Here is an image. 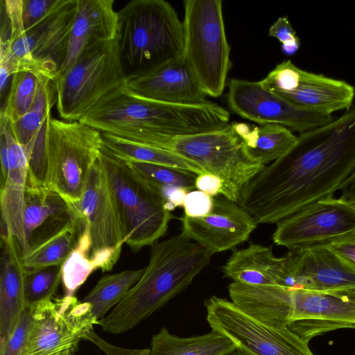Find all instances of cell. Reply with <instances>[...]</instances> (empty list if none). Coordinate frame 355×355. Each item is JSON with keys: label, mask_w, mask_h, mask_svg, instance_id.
<instances>
[{"label": "cell", "mask_w": 355, "mask_h": 355, "mask_svg": "<svg viewBox=\"0 0 355 355\" xmlns=\"http://www.w3.org/2000/svg\"><path fill=\"white\" fill-rule=\"evenodd\" d=\"M355 171V105L300 133L282 157L243 188L238 203L257 224H272L331 198Z\"/></svg>", "instance_id": "obj_1"}, {"label": "cell", "mask_w": 355, "mask_h": 355, "mask_svg": "<svg viewBox=\"0 0 355 355\" xmlns=\"http://www.w3.org/2000/svg\"><path fill=\"white\" fill-rule=\"evenodd\" d=\"M230 113L217 103L180 105L153 101L121 85L79 121L101 132L145 144L155 135H184L225 127Z\"/></svg>", "instance_id": "obj_2"}, {"label": "cell", "mask_w": 355, "mask_h": 355, "mask_svg": "<svg viewBox=\"0 0 355 355\" xmlns=\"http://www.w3.org/2000/svg\"><path fill=\"white\" fill-rule=\"evenodd\" d=\"M151 246L140 279L109 315L98 320L104 331L123 334L150 317L187 288L213 255L182 233Z\"/></svg>", "instance_id": "obj_3"}, {"label": "cell", "mask_w": 355, "mask_h": 355, "mask_svg": "<svg viewBox=\"0 0 355 355\" xmlns=\"http://www.w3.org/2000/svg\"><path fill=\"white\" fill-rule=\"evenodd\" d=\"M76 8L77 0H61L49 15L24 31L20 0H1L0 71L11 77L31 71L53 81L64 58Z\"/></svg>", "instance_id": "obj_4"}, {"label": "cell", "mask_w": 355, "mask_h": 355, "mask_svg": "<svg viewBox=\"0 0 355 355\" xmlns=\"http://www.w3.org/2000/svg\"><path fill=\"white\" fill-rule=\"evenodd\" d=\"M117 40L130 73L162 66L182 55L183 23L164 0H132L117 12Z\"/></svg>", "instance_id": "obj_5"}, {"label": "cell", "mask_w": 355, "mask_h": 355, "mask_svg": "<svg viewBox=\"0 0 355 355\" xmlns=\"http://www.w3.org/2000/svg\"><path fill=\"white\" fill-rule=\"evenodd\" d=\"M144 145L171 152L218 176L223 182L221 195L237 203L244 186L265 166L248 157L234 123L198 133L157 134Z\"/></svg>", "instance_id": "obj_6"}, {"label": "cell", "mask_w": 355, "mask_h": 355, "mask_svg": "<svg viewBox=\"0 0 355 355\" xmlns=\"http://www.w3.org/2000/svg\"><path fill=\"white\" fill-rule=\"evenodd\" d=\"M184 58L203 92L223 94L232 67L220 0H185Z\"/></svg>", "instance_id": "obj_7"}, {"label": "cell", "mask_w": 355, "mask_h": 355, "mask_svg": "<svg viewBox=\"0 0 355 355\" xmlns=\"http://www.w3.org/2000/svg\"><path fill=\"white\" fill-rule=\"evenodd\" d=\"M126 75L117 37L87 48L53 81L60 117L79 121L103 98L124 85Z\"/></svg>", "instance_id": "obj_8"}, {"label": "cell", "mask_w": 355, "mask_h": 355, "mask_svg": "<svg viewBox=\"0 0 355 355\" xmlns=\"http://www.w3.org/2000/svg\"><path fill=\"white\" fill-rule=\"evenodd\" d=\"M101 162L120 207L127 230L126 244L133 250L153 245L168 228L172 214L156 188L125 162L102 148Z\"/></svg>", "instance_id": "obj_9"}, {"label": "cell", "mask_w": 355, "mask_h": 355, "mask_svg": "<svg viewBox=\"0 0 355 355\" xmlns=\"http://www.w3.org/2000/svg\"><path fill=\"white\" fill-rule=\"evenodd\" d=\"M48 187L71 205L83 194L103 148L101 132L80 121L49 117L46 131Z\"/></svg>", "instance_id": "obj_10"}, {"label": "cell", "mask_w": 355, "mask_h": 355, "mask_svg": "<svg viewBox=\"0 0 355 355\" xmlns=\"http://www.w3.org/2000/svg\"><path fill=\"white\" fill-rule=\"evenodd\" d=\"M91 240L94 270L110 271L127 241V230L107 176L98 159L92 166L80 200L71 206Z\"/></svg>", "instance_id": "obj_11"}, {"label": "cell", "mask_w": 355, "mask_h": 355, "mask_svg": "<svg viewBox=\"0 0 355 355\" xmlns=\"http://www.w3.org/2000/svg\"><path fill=\"white\" fill-rule=\"evenodd\" d=\"M97 321L92 306L74 295L44 301L32 311L21 355H73L86 332Z\"/></svg>", "instance_id": "obj_12"}, {"label": "cell", "mask_w": 355, "mask_h": 355, "mask_svg": "<svg viewBox=\"0 0 355 355\" xmlns=\"http://www.w3.org/2000/svg\"><path fill=\"white\" fill-rule=\"evenodd\" d=\"M212 330L250 355H314L309 343L288 327H275L251 317L232 301L211 296L205 302Z\"/></svg>", "instance_id": "obj_13"}, {"label": "cell", "mask_w": 355, "mask_h": 355, "mask_svg": "<svg viewBox=\"0 0 355 355\" xmlns=\"http://www.w3.org/2000/svg\"><path fill=\"white\" fill-rule=\"evenodd\" d=\"M272 239L288 250L329 245L355 234V205L340 198L312 203L278 221Z\"/></svg>", "instance_id": "obj_14"}, {"label": "cell", "mask_w": 355, "mask_h": 355, "mask_svg": "<svg viewBox=\"0 0 355 355\" xmlns=\"http://www.w3.org/2000/svg\"><path fill=\"white\" fill-rule=\"evenodd\" d=\"M227 101L241 117L262 124H277L300 134L326 125L336 117L301 109L263 87L259 81L232 79Z\"/></svg>", "instance_id": "obj_15"}, {"label": "cell", "mask_w": 355, "mask_h": 355, "mask_svg": "<svg viewBox=\"0 0 355 355\" xmlns=\"http://www.w3.org/2000/svg\"><path fill=\"white\" fill-rule=\"evenodd\" d=\"M284 258L280 286L331 293L355 289V270L328 245L289 250Z\"/></svg>", "instance_id": "obj_16"}, {"label": "cell", "mask_w": 355, "mask_h": 355, "mask_svg": "<svg viewBox=\"0 0 355 355\" xmlns=\"http://www.w3.org/2000/svg\"><path fill=\"white\" fill-rule=\"evenodd\" d=\"M291 289L287 327L304 341L340 329H355V297L345 293Z\"/></svg>", "instance_id": "obj_17"}, {"label": "cell", "mask_w": 355, "mask_h": 355, "mask_svg": "<svg viewBox=\"0 0 355 355\" xmlns=\"http://www.w3.org/2000/svg\"><path fill=\"white\" fill-rule=\"evenodd\" d=\"M182 234L213 254L246 241L257 223L239 203L223 196L214 198L211 211L200 218L184 215Z\"/></svg>", "instance_id": "obj_18"}, {"label": "cell", "mask_w": 355, "mask_h": 355, "mask_svg": "<svg viewBox=\"0 0 355 355\" xmlns=\"http://www.w3.org/2000/svg\"><path fill=\"white\" fill-rule=\"evenodd\" d=\"M125 84L134 94L155 101L180 105L207 101L183 55L155 69L128 73Z\"/></svg>", "instance_id": "obj_19"}, {"label": "cell", "mask_w": 355, "mask_h": 355, "mask_svg": "<svg viewBox=\"0 0 355 355\" xmlns=\"http://www.w3.org/2000/svg\"><path fill=\"white\" fill-rule=\"evenodd\" d=\"M0 132L6 137L9 159L7 179L0 188L1 238L14 236L22 251L25 241L23 216L28 175V161L24 147L17 140L11 121L0 114Z\"/></svg>", "instance_id": "obj_20"}, {"label": "cell", "mask_w": 355, "mask_h": 355, "mask_svg": "<svg viewBox=\"0 0 355 355\" xmlns=\"http://www.w3.org/2000/svg\"><path fill=\"white\" fill-rule=\"evenodd\" d=\"M74 218L71 206L59 193L48 187L27 184L23 216V254L59 232Z\"/></svg>", "instance_id": "obj_21"}, {"label": "cell", "mask_w": 355, "mask_h": 355, "mask_svg": "<svg viewBox=\"0 0 355 355\" xmlns=\"http://www.w3.org/2000/svg\"><path fill=\"white\" fill-rule=\"evenodd\" d=\"M113 0H77L64 58L54 80L66 72L85 49L117 37V12Z\"/></svg>", "instance_id": "obj_22"}, {"label": "cell", "mask_w": 355, "mask_h": 355, "mask_svg": "<svg viewBox=\"0 0 355 355\" xmlns=\"http://www.w3.org/2000/svg\"><path fill=\"white\" fill-rule=\"evenodd\" d=\"M0 272V344L13 333L25 308L24 254L17 239H1Z\"/></svg>", "instance_id": "obj_23"}, {"label": "cell", "mask_w": 355, "mask_h": 355, "mask_svg": "<svg viewBox=\"0 0 355 355\" xmlns=\"http://www.w3.org/2000/svg\"><path fill=\"white\" fill-rule=\"evenodd\" d=\"M275 94L301 109L332 115L352 106L355 88L345 80L302 69L293 90Z\"/></svg>", "instance_id": "obj_24"}, {"label": "cell", "mask_w": 355, "mask_h": 355, "mask_svg": "<svg viewBox=\"0 0 355 355\" xmlns=\"http://www.w3.org/2000/svg\"><path fill=\"white\" fill-rule=\"evenodd\" d=\"M232 302L256 320L275 327H287L291 289L280 285L253 286L233 282L228 286Z\"/></svg>", "instance_id": "obj_25"}, {"label": "cell", "mask_w": 355, "mask_h": 355, "mask_svg": "<svg viewBox=\"0 0 355 355\" xmlns=\"http://www.w3.org/2000/svg\"><path fill=\"white\" fill-rule=\"evenodd\" d=\"M284 258L274 255L271 247L250 243L234 250L222 267L224 276L244 284L279 285Z\"/></svg>", "instance_id": "obj_26"}, {"label": "cell", "mask_w": 355, "mask_h": 355, "mask_svg": "<svg viewBox=\"0 0 355 355\" xmlns=\"http://www.w3.org/2000/svg\"><path fill=\"white\" fill-rule=\"evenodd\" d=\"M243 139L248 157L254 163L264 165L282 157L295 143L297 137L286 127L277 124L251 125L233 122Z\"/></svg>", "instance_id": "obj_27"}, {"label": "cell", "mask_w": 355, "mask_h": 355, "mask_svg": "<svg viewBox=\"0 0 355 355\" xmlns=\"http://www.w3.org/2000/svg\"><path fill=\"white\" fill-rule=\"evenodd\" d=\"M236 349L229 338L214 330L200 336L181 338L162 327L152 337L149 355H228Z\"/></svg>", "instance_id": "obj_28"}, {"label": "cell", "mask_w": 355, "mask_h": 355, "mask_svg": "<svg viewBox=\"0 0 355 355\" xmlns=\"http://www.w3.org/2000/svg\"><path fill=\"white\" fill-rule=\"evenodd\" d=\"M103 149L123 161L138 162L180 168L197 175L206 173L196 164L171 152L124 140L112 135L101 132Z\"/></svg>", "instance_id": "obj_29"}, {"label": "cell", "mask_w": 355, "mask_h": 355, "mask_svg": "<svg viewBox=\"0 0 355 355\" xmlns=\"http://www.w3.org/2000/svg\"><path fill=\"white\" fill-rule=\"evenodd\" d=\"M83 226L73 220L59 232L24 254L26 269L63 265L76 248Z\"/></svg>", "instance_id": "obj_30"}, {"label": "cell", "mask_w": 355, "mask_h": 355, "mask_svg": "<svg viewBox=\"0 0 355 355\" xmlns=\"http://www.w3.org/2000/svg\"><path fill=\"white\" fill-rule=\"evenodd\" d=\"M144 270L145 268L125 270L115 274L104 275L83 301L92 306V313L97 320L103 318L140 279Z\"/></svg>", "instance_id": "obj_31"}, {"label": "cell", "mask_w": 355, "mask_h": 355, "mask_svg": "<svg viewBox=\"0 0 355 355\" xmlns=\"http://www.w3.org/2000/svg\"><path fill=\"white\" fill-rule=\"evenodd\" d=\"M125 163L160 193L173 188H183L189 191L196 189L198 175L189 171L145 162Z\"/></svg>", "instance_id": "obj_32"}, {"label": "cell", "mask_w": 355, "mask_h": 355, "mask_svg": "<svg viewBox=\"0 0 355 355\" xmlns=\"http://www.w3.org/2000/svg\"><path fill=\"white\" fill-rule=\"evenodd\" d=\"M39 75L20 71L12 75L5 105L1 114L11 123L21 119L31 107L37 92Z\"/></svg>", "instance_id": "obj_33"}, {"label": "cell", "mask_w": 355, "mask_h": 355, "mask_svg": "<svg viewBox=\"0 0 355 355\" xmlns=\"http://www.w3.org/2000/svg\"><path fill=\"white\" fill-rule=\"evenodd\" d=\"M91 240L87 229L81 232L76 248L62 266V281L66 296H73L76 291L95 270L90 260Z\"/></svg>", "instance_id": "obj_34"}, {"label": "cell", "mask_w": 355, "mask_h": 355, "mask_svg": "<svg viewBox=\"0 0 355 355\" xmlns=\"http://www.w3.org/2000/svg\"><path fill=\"white\" fill-rule=\"evenodd\" d=\"M63 265L26 269L25 308L33 309L40 303L52 299L62 276Z\"/></svg>", "instance_id": "obj_35"}, {"label": "cell", "mask_w": 355, "mask_h": 355, "mask_svg": "<svg viewBox=\"0 0 355 355\" xmlns=\"http://www.w3.org/2000/svg\"><path fill=\"white\" fill-rule=\"evenodd\" d=\"M33 309L24 308L13 333L0 344V355H21L25 347Z\"/></svg>", "instance_id": "obj_36"}, {"label": "cell", "mask_w": 355, "mask_h": 355, "mask_svg": "<svg viewBox=\"0 0 355 355\" xmlns=\"http://www.w3.org/2000/svg\"><path fill=\"white\" fill-rule=\"evenodd\" d=\"M61 0H20L21 21L26 31L49 15Z\"/></svg>", "instance_id": "obj_37"}, {"label": "cell", "mask_w": 355, "mask_h": 355, "mask_svg": "<svg viewBox=\"0 0 355 355\" xmlns=\"http://www.w3.org/2000/svg\"><path fill=\"white\" fill-rule=\"evenodd\" d=\"M268 35L282 43V52L286 55H295L300 47V40L286 16L279 17L270 26Z\"/></svg>", "instance_id": "obj_38"}, {"label": "cell", "mask_w": 355, "mask_h": 355, "mask_svg": "<svg viewBox=\"0 0 355 355\" xmlns=\"http://www.w3.org/2000/svg\"><path fill=\"white\" fill-rule=\"evenodd\" d=\"M214 197L200 190L189 191L183 204L184 215L200 218L209 214L214 206Z\"/></svg>", "instance_id": "obj_39"}, {"label": "cell", "mask_w": 355, "mask_h": 355, "mask_svg": "<svg viewBox=\"0 0 355 355\" xmlns=\"http://www.w3.org/2000/svg\"><path fill=\"white\" fill-rule=\"evenodd\" d=\"M84 340L94 343L107 355H149L150 352V349H132L114 346L99 337L93 328L86 332Z\"/></svg>", "instance_id": "obj_40"}, {"label": "cell", "mask_w": 355, "mask_h": 355, "mask_svg": "<svg viewBox=\"0 0 355 355\" xmlns=\"http://www.w3.org/2000/svg\"><path fill=\"white\" fill-rule=\"evenodd\" d=\"M328 246L355 270V234L331 243Z\"/></svg>", "instance_id": "obj_41"}, {"label": "cell", "mask_w": 355, "mask_h": 355, "mask_svg": "<svg viewBox=\"0 0 355 355\" xmlns=\"http://www.w3.org/2000/svg\"><path fill=\"white\" fill-rule=\"evenodd\" d=\"M196 189L211 197L221 194L223 182L218 176L211 173L198 175L196 180Z\"/></svg>", "instance_id": "obj_42"}, {"label": "cell", "mask_w": 355, "mask_h": 355, "mask_svg": "<svg viewBox=\"0 0 355 355\" xmlns=\"http://www.w3.org/2000/svg\"><path fill=\"white\" fill-rule=\"evenodd\" d=\"M189 192L188 190L183 188H173L162 192L166 202V208L171 211L178 207L183 206Z\"/></svg>", "instance_id": "obj_43"}, {"label": "cell", "mask_w": 355, "mask_h": 355, "mask_svg": "<svg viewBox=\"0 0 355 355\" xmlns=\"http://www.w3.org/2000/svg\"><path fill=\"white\" fill-rule=\"evenodd\" d=\"M0 161H1V187L5 183L9 171L8 148L3 133L0 132Z\"/></svg>", "instance_id": "obj_44"}, {"label": "cell", "mask_w": 355, "mask_h": 355, "mask_svg": "<svg viewBox=\"0 0 355 355\" xmlns=\"http://www.w3.org/2000/svg\"><path fill=\"white\" fill-rule=\"evenodd\" d=\"M340 191L342 200L355 205V171L347 179Z\"/></svg>", "instance_id": "obj_45"}, {"label": "cell", "mask_w": 355, "mask_h": 355, "mask_svg": "<svg viewBox=\"0 0 355 355\" xmlns=\"http://www.w3.org/2000/svg\"><path fill=\"white\" fill-rule=\"evenodd\" d=\"M228 355H250V354H248L241 350L236 349L235 352H234L233 353L230 354Z\"/></svg>", "instance_id": "obj_46"}, {"label": "cell", "mask_w": 355, "mask_h": 355, "mask_svg": "<svg viewBox=\"0 0 355 355\" xmlns=\"http://www.w3.org/2000/svg\"><path fill=\"white\" fill-rule=\"evenodd\" d=\"M346 294H348L354 297H355V289H352V290H349V291H347L345 292H343Z\"/></svg>", "instance_id": "obj_47"}]
</instances>
